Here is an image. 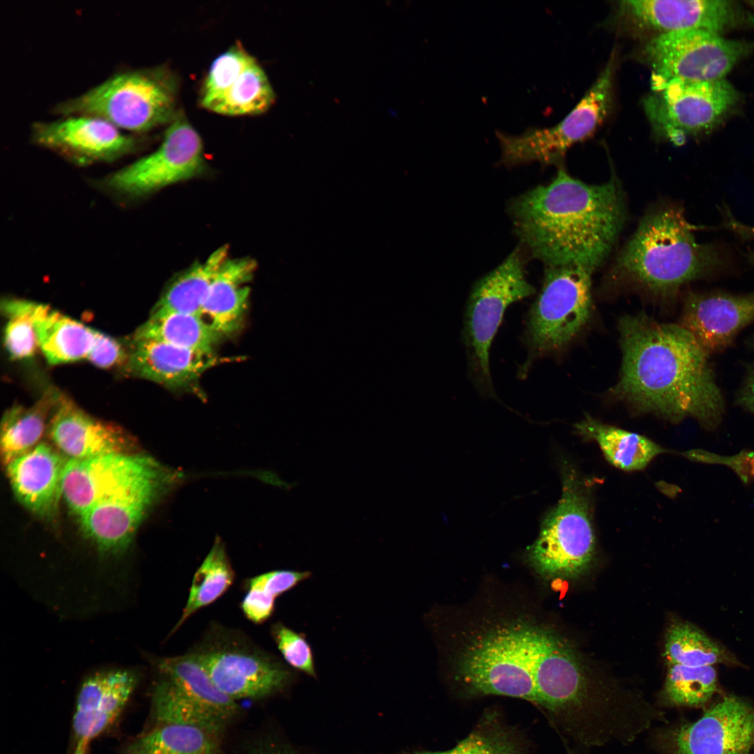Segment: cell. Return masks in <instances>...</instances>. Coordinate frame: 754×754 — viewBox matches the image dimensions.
<instances>
[{"mask_svg": "<svg viewBox=\"0 0 754 754\" xmlns=\"http://www.w3.org/2000/svg\"><path fill=\"white\" fill-rule=\"evenodd\" d=\"M60 398L57 392L50 390L32 406H16L6 412L1 427V455L6 466L37 445L48 415Z\"/></svg>", "mask_w": 754, "mask_h": 754, "instance_id": "30", "label": "cell"}, {"mask_svg": "<svg viewBox=\"0 0 754 754\" xmlns=\"http://www.w3.org/2000/svg\"><path fill=\"white\" fill-rule=\"evenodd\" d=\"M239 357H222L150 339H133L126 364L128 374L168 389L196 392L207 370Z\"/></svg>", "mask_w": 754, "mask_h": 754, "instance_id": "20", "label": "cell"}, {"mask_svg": "<svg viewBox=\"0 0 754 754\" xmlns=\"http://www.w3.org/2000/svg\"><path fill=\"white\" fill-rule=\"evenodd\" d=\"M51 439L70 459L133 453L134 441L117 425L95 419L61 397L49 424Z\"/></svg>", "mask_w": 754, "mask_h": 754, "instance_id": "21", "label": "cell"}, {"mask_svg": "<svg viewBox=\"0 0 754 754\" xmlns=\"http://www.w3.org/2000/svg\"><path fill=\"white\" fill-rule=\"evenodd\" d=\"M204 168L202 140L188 121L177 114L156 151L111 174L105 184L117 193L139 197L196 177Z\"/></svg>", "mask_w": 754, "mask_h": 754, "instance_id": "13", "label": "cell"}, {"mask_svg": "<svg viewBox=\"0 0 754 754\" xmlns=\"http://www.w3.org/2000/svg\"><path fill=\"white\" fill-rule=\"evenodd\" d=\"M34 304V302L19 299L2 302L1 308L8 318L4 332L5 347L15 360L31 357L38 348L31 316Z\"/></svg>", "mask_w": 754, "mask_h": 754, "instance_id": "38", "label": "cell"}, {"mask_svg": "<svg viewBox=\"0 0 754 754\" xmlns=\"http://www.w3.org/2000/svg\"><path fill=\"white\" fill-rule=\"evenodd\" d=\"M621 7L640 25L663 33L695 29L719 34L754 25V15L731 1L635 0L622 1Z\"/></svg>", "mask_w": 754, "mask_h": 754, "instance_id": "17", "label": "cell"}, {"mask_svg": "<svg viewBox=\"0 0 754 754\" xmlns=\"http://www.w3.org/2000/svg\"><path fill=\"white\" fill-rule=\"evenodd\" d=\"M562 494L542 523L528 549L533 569L547 579H571L584 573L596 554V540L588 485L571 465L565 464Z\"/></svg>", "mask_w": 754, "mask_h": 754, "instance_id": "6", "label": "cell"}, {"mask_svg": "<svg viewBox=\"0 0 754 754\" xmlns=\"http://www.w3.org/2000/svg\"><path fill=\"white\" fill-rule=\"evenodd\" d=\"M139 453H114L67 460L62 496L79 517L145 469L154 460Z\"/></svg>", "mask_w": 754, "mask_h": 754, "instance_id": "19", "label": "cell"}, {"mask_svg": "<svg viewBox=\"0 0 754 754\" xmlns=\"http://www.w3.org/2000/svg\"><path fill=\"white\" fill-rule=\"evenodd\" d=\"M31 139L78 163L112 161L135 149L138 139L108 121L90 115H68L38 121Z\"/></svg>", "mask_w": 754, "mask_h": 754, "instance_id": "15", "label": "cell"}, {"mask_svg": "<svg viewBox=\"0 0 754 754\" xmlns=\"http://www.w3.org/2000/svg\"><path fill=\"white\" fill-rule=\"evenodd\" d=\"M675 754H751L754 748V708L728 695L696 721L683 725L672 739Z\"/></svg>", "mask_w": 754, "mask_h": 754, "instance_id": "16", "label": "cell"}, {"mask_svg": "<svg viewBox=\"0 0 754 754\" xmlns=\"http://www.w3.org/2000/svg\"><path fill=\"white\" fill-rule=\"evenodd\" d=\"M553 634L520 619L496 625L465 646L456 665L457 679L473 695L538 704L536 681Z\"/></svg>", "mask_w": 754, "mask_h": 754, "instance_id": "4", "label": "cell"}, {"mask_svg": "<svg viewBox=\"0 0 754 754\" xmlns=\"http://www.w3.org/2000/svg\"><path fill=\"white\" fill-rule=\"evenodd\" d=\"M227 246L214 251L202 263L196 262L177 275L167 286L151 311H177L200 316L214 275L228 258Z\"/></svg>", "mask_w": 754, "mask_h": 754, "instance_id": "32", "label": "cell"}, {"mask_svg": "<svg viewBox=\"0 0 754 754\" xmlns=\"http://www.w3.org/2000/svg\"><path fill=\"white\" fill-rule=\"evenodd\" d=\"M133 339H150L205 353H215L222 339L198 315L177 311H151Z\"/></svg>", "mask_w": 754, "mask_h": 754, "instance_id": "29", "label": "cell"}, {"mask_svg": "<svg viewBox=\"0 0 754 754\" xmlns=\"http://www.w3.org/2000/svg\"><path fill=\"white\" fill-rule=\"evenodd\" d=\"M179 477L154 459L80 517L82 531L105 555L124 552L151 509L174 488Z\"/></svg>", "mask_w": 754, "mask_h": 754, "instance_id": "10", "label": "cell"}, {"mask_svg": "<svg viewBox=\"0 0 754 754\" xmlns=\"http://www.w3.org/2000/svg\"><path fill=\"white\" fill-rule=\"evenodd\" d=\"M176 94V80L165 68L128 70L58 103L54 112L94 116L122 131L143 133L173 120Z\"/></svg>", "mask_w": 754, "mask_h": 754, "instance_id": "5", "label": "cell"}, {"mask_svg": "<svg viewBox=\"0 0 754 754\" xmlns=\"http://www.w3.org/2000/svg\"><path fill=\"white\" fill-rule=\"evenodd\" d=\"M737 402L754 415V367L748 372L737 394Z\"/></svg>", "mask_w": 754, "mask_h": 754, "instance_id": "43", "label": "cell"}, {"mask_svg": "<svg viewBox=\"0 0 754 754\" xmlns=\"http://www.w3.org/2000/svg\"><path fill=\"white\" fill-rule=\"evenodd\" d=\"M156 667L158 676L213 714L227 721L237 714L236 701L216 687L193 652L163 658Z\"/></svg>", "mask_w": 754, "mask_h": 754, "instance_id": "27", "label": "cell"}, {"mask_svg": "<svg viewBox=\"0 0 754 754\" xmlns=\"http://www.w3.org/2000/svg\"><path fill=\"white\" fill-rule=\"evenodd\" d=\"M717 689L713 665L690 667L667 665L664 695L671 704L697 707L705 704Z\"/></svg>", "mask_w": 754, "mask_h": 754, "instance_id": "37", "label": "cell"}, {"mask_svg": "<svg viewBox=\"0 0 754 754\" xmlns=\"http://www.w3.org/2000/svg\"><path fill=\"white\" fill-rule=\"evenodd\" d=\"M664 656L667 665L690 667L714 666L726 658L723 649L716 642L687 622H677L670 627Z\"/></svg>", "mask_w": 754, "mask_h": 754, "instance_id": "35", "label": "cell"}, {"mask_svg": "<svg viewBox=\"0 0 754 754\" xmlns=\"http://www.w3.org/2000/svg\"><path fill=\"white\" fill-rule=\"evenodd\" d=\"M622 364L613 397L643 413L716 430L725 411L709 355L679 324L640 313L619 323Z\"/></svg>", "mask_w": 754, "mask_h": 754, "instance_id": "1", "label": "cell"}, {"mask_svg": "<svg viewBox=\"0 0 754 754\" xmlns=\"http://www.w3.org/2000/svg\"><path fill=\"white\" fill-rule=\"evenodd\" d=\"M522 247L474 286L466 306L464 337L470 371L477 388L495 397L489 370V350L507 308L532 295Z\"/></svg>", "mask_w": 754, "mask_h": 754, "instance_id": "8", "label": "cell"}, {"mask_svg": "<svg viewBox=\"0 0 754 754\" xmlns=\"http://www.w3.org/2000/svg\"><path fill=\"white\" fill-rule=\"evenodd\" d=\"M256 268L250 258H227L220 266L202 302L200 316L221 339L239 330L248 307Z\"/></svg>", "mask_w": 754, "mask_h": 754, "instance_id": "24", "label": "cell"}, {"mask_svg": "<svg viewBox=\"0 0 754 754\" xmlns=\"http://www.w3.org/2000/svg\"><path fill=\"white\" fill-rule=\"evenodd\" d=\"M570 754H572V753H570Z\"/></svg>", "mask_w": 754, "mask_h": 754, "instance_id": "46", "label": "cell"}, {"mask_svg": "<svg viewBox=\"0 0 754 754\" xmlns=\"http://www.w3.org/2000/svg\"><path fill=\"white\" fill-rule=\"evenodd\" d=\"M274 96L265 71L254 59L211 111L230 116L258 114L269 108Z\"/></svg>", "mask_w": 754, "mask_h": 754, "instance_id": "34", "label": "cell"}, {"mask_svg": "<svg viewBox=\"0 0 754 754\" xmlns=\"http://www.w3.org/2000/svg\"><path fill=\"white\" fill-rule=\"evenodd\" d=\"M311 576L308 571L279 570L251 578L241 603L244 614L254 623H264L273 614L276 598Z\"/></svg>", "mask_w": 754, "mask_h": 754, "instance_id": "36", "label": "cell"}, {"mask_svg": "<svg viewBox=\"0 0 754 754\" xmlns=\"http://www.w3.org/2000/svg\"><path fill=\"white\" fill-rule=\"evenodd\" d=\"M66 461L54 449L42 443L9 462L6 473L18 501L40 517H53L62 496Z\"/></svg>", "mask_w": 754, "mask_h": 754, "instance_id": "23", "label": "cell"}, {"mask_svg": "<svg viewBox=\"0 0 754 754\" xmlns=\"http://www.w3.org/2000/svg\"><path fill=\"white\" fill-rule=\"evenodd\" d=\"M521 245L547 267L576 265L594 271L608 257L626 220L624 195L613 177L590 185L560 168L509 205Z\"/></svg>", "mask_w": 754, "mask_h": 754, "instance_id": "2", "label": "cell"}, {"mask_svg": "<svg viewBox=\"0 0 754 754\" xmlns=\"http://www.w3.org/2000/svg\"><path fill=\"white\" fill-rule=\"evenodd\" d=\"M644 108L654 128L676 145L688 135L714 127L737 101L724 79L693 82L671 80L653 90Z\"/></svg>", "mask_w": 754, "mask_h": 754, "instance_id": "12", "label": "cell"}, {"mask_svg": "<svg viewBox=\"0 0 754 754\" xmlns=\"http://www.w3.org/2000/svg\"><path fill=\"white\" fill-rule=\"evenodd\" d=\"M754 321V293H695L686 296L680 325L710 355L725 350Z\"/></svg>", "mask_w": 754, "mask_h": 754, "instance_id": "18", "label": "cell"}, {"mask_svg": "<svg viewBox=\"0 0 754 754\" xmlns=\"http://www.w3.org/2000/svg\"><path fill=\"white\" fill-rule=\"evenodd\" d=\"M405 754H523V749L512 733L492 720H487L452 749Z\"/></svg>", "mask_w": 754, "mask_h": 754, "instance_id": "40", "label": "cell"}, {"mask_svg": "<svg viewBox=\"0 0 754 754\" xmlns=\"http://www.w3.org/2000/svg\"><path fill=\"white\" fill-rule=\"evenodd\" d=\"M593 272L576 265L546 267L526 319L528 356L520 376H525L537 358L563 349L586 326L593 309Z\"/></svg>", "mask_w": 754, "mask_h": 754, "instance_id": "7", "label": "cell"}, {"mask_svg": "<svg viewBox=\"0 0 754 754\" xmlns=\"http://www.w3.org/2000/svg\"><path fill=\"white\" fill-rule=\"evenodd\" d=\"M234 578L235 572L223 543L217 538L193 576L186 605L172 633L197 611L222 596L232 585Z\"/></svg>", "mask_w": 754, "mask_h": 754, "instance_id": "33", "label": "cell"}, {"mask_svg": "<svg viewBox=\"0 0 754 754\" xmlns=\"http://www.w3.org/2000/svg\"><path fill=\"white\" fill-rule=\"evenodd\" d=\"M614 66L612 55L584 97L554 126H531L517 135L496 130L501 150L499 162L508 168L533 162L559 164L570 147L591 136L607 117L612 103Z\"/></svg>", "mask_w": 754, "mask_h": 754, "instance_id": "9", "label": "cell"}, {"mask_svg": "<svg viewBox=\"0 0 754 754\" xmlns=\"http://www.w3.org/2000/svg\"><path fill=\"white\" fill-rule=\"evenodd\" d=\"M695 229L681 207L654 208L620 252L614 273L654 295L669 296L690 281L727 269L731 262L725 248L697 242Z\"/></svg>", "mask_w": 754, "mask_h": 754, "instance_id": "3", "label": "cell"}, {"mask_svg": "<svg viewBox=\"0 0 754 754\" xmlns=\"http://www.w3.org/2000/svg\"><path fill=\"white\" fill-rule=\"evenodd\" d=\"M753 47L702 30L663 33L644 49L652 68L653 90L671 80L702 82L725 76Z\"/></svg>", "mask_w": 754, "mask_h": 754, "instance_id": "11", "label": "cell"}, {"mask_svg": "<svg viewBox=\"0 0 754 754\" xmlns=\"http://www.w3.org/2000/svg\"><path fill=\"white\" fill-rule=\"evenodd\" d=\"M89 742L79 741L76 743L73 754H88Z\"/></svg>", "mask_w": 754, "mask_h": 754, "instance_id": "45", "label": "cell"}, {"mask_svg": "<svg viewBox=\"0 0 754 754\" xmlns=\"http://www.w3.org/2000/svg\"><path fill=\"white\" fill-rule=\"evenodd\" d=\"M127 743L118 754H228L221 738L198 727L159 724Z\"/></svg>", "mask_w": 754, "mask_h": 754, "instance_id": "28", "label": "cell"}, {"mask_svg": "<svg viewBox=\"0 0 754 754\" xmlns=\"http://www.w3.org/2000/svg\"><path fill=\"white\" fill-rule=\"evenodd\" d=\"M193 653L216 687L235 701L268 696L292 677L278 660L239 643L216 644Z\"/></svg>", "mask_w": 754, "mask_h": 754, "instance_id": "14", "label": "cell"}, {"mask_svg": "<svg viewBox=\"0 0 754 754\" xmlns=\"http://www.w3.org/2000/svg\"><path fill=\"white\" fill-rule=\"evenodd\" d=\"M739 234L745 236L749 235L752 239H754V229H748L747 226H744V225L740 228ZM744 255L748 261L754 265V251L748 249ZM751 346L754 349V335L751 340Z\"/></svg>", "mask_w": 754, "mask_h": 754, "instance_id": "44", "label": "cell"}, {"mask_svg": "<svg viewBox=\"0 0 754 754\" xmlns=\"http://www.w3.org/2000/svg\"><path fill=\"white\" fill-rule=\"evenodd\" d=\"M138 680V674L128 670L103 671L84 680L77 695L73 718L76 743H90L113 725L129 701Z\"/></svg>", "mask_w": 754, "mask_h": 754, "instance_id": "22", "label": "cell"}, {"mask_svg": "<svg viewBox=\"0 0 754 754\" xmlns=\"http://www.w3.org/2000/svg\"><path fill=\"white\" fill-rule=\"evenodd\" d=\"M151 718L153 725L178 724L193 726L219 737H222L228 723L197 703L161 676H158L152 690Z\"/></svg>", "mask_w": 754, "mask_h": 754, "instance_id": "31", "label": "cell"}, {"mask_svg": "<svg viewBox=\"0 0 754 754\" xmlns=\"http://www.w3.org/2000/svg\"><path fill=\"white\" fill-rule=\"evenodd\" d=\"M272 635L279 651L286 663L295 670L316 677L313 653L302 633H297L281 623L272 626Z\"/></svg>", "mask_w": 754, "mask_h": 754, "instance_id": "41", "label": "cell"}, {"mask_svg": "<svg viewBox=\"0 0 754 754\" xmlns=\"http://www.w3.org/2000/svg\"><path fill=\"white\" fill-rule=\"evenodd\" d=\"M575 427L579 435L598 443L611 464L623 471L642 470L656 457L670 452L644 436L603 423L589 415Z\"/></svg>", "mask_w": 754, "mask_h": 754, "instance_id": "26", "label": "cell"}, {"mask_svg": "<svg viewBox=\"0 0 754 754\" xmlns=\"http://www.w3.org/2000/svg\"><path fill=\"white\" fill-rule=\"evenodd\" d=\"M128 357V354L118 341L97 330L94 345L87 360L99 368L108 369L126 363Z\"/></svg>", "mask_w": 754, "mask_h": 754, "instance_id": "42", "label": "cell"}, {"mask_svg": "<svg viewBox=\"0 0 754 754\" xmlns=\"http://www.w3.org/2000/svg\"><path fill=\"white\" fill-rule=\"evenodd\" d=\"M253 59L240 45L231 47L216 57L202 88L201 105L212 110Z\"/></svg>", "mask_w": 754, "mask_h": 754, "instance_id": "39", "label": "cell"}, {"mask_svg": "<svg viewBox=\"0 0 754 754\" xmlns=\"http://www.w3.org/2000/svg\"><path fill=\"white\" fill-rule=\"evenodd\" d=\"M31 316L38 348L48 363L87 359L97 330L44 304L34 302Z\"/></svg>", "mask_w": 754, "mask_h": 754, "instance_id": "25", "label": "cell"}]
</instances>
